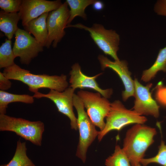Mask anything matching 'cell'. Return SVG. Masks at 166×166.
Listing matches in <instances>:
<instances>
[{
    "instance_id": "cell-1",
    "label": "cell",
    "mask_w": 166,
    "mask_h": 166,
    "mask_svg": "<svg viewBox=\"0 0 166 166\" xmlns=\"http://www.w3.org/2000/svg\"><path fill=\"white\" fill-rule=\"evenodd\" d=\"M3 73L10 80L18 81L26 85L29 90L34 93L38 92L41 88L63 92L68 86L66 75L35 74L15 64L4 69Z\"/></svg>"
},
{
    "instance_id": "cell-2",
    "label": "cell",
    "mask_w": 166,
    "mask_h": 166,
    "mask_svg": "<svg viewBox=\"0 0 166 166\" xmlns=\"http://www.w3.org/2000/svg\"><path fill=\"white\" fill-rule=\"evenodd\" d=\"M156 129L141 124H136L127 131L122 149L132 166H136L144 158L148 148L154 142Z\"/></svg>"
},
{
    "instance_id": "cell-3",
    "label": "cell",
    "mask_w": 166,
    "mask_h": 166,
    "mask_svg": "<svg viewBox=\"0 0 166 166\" xmlns=\"http://www.w3.org/2000/svg\"><path fill=\"white\" fill-rule=\"evenodd\" d=\"M0 131L14 132L34 145L41 146L44 124L40 121H30L0 114Z\"/></svg>"
},
{
    "instance_id": "cell-4",
    "label": "cell",
    "mask_w": 166,
    "mask_h": 166,
    "mask_svg": "<svg viewBox=\"0 0 166 166\" xmlns=\"http://www.w3.org/2000/svg\"><path fill=\"white\" fill-rule=\"evenodd\" d=\"M106 118L105 127L102 130L99 131L97 136L99 141L111 131H119L131 124H144L147 121L145 117L134 110L126 109L118 100L111 103L110 109Z\"/></svg>"
},
{
    "instance_id": "cell-5",
    "label": "cell",
    "mask_w": 166,
    "mask_h": 166,
    "mask_svg": "<svg viewBox=\"0 0 166 166\" xmlns=\"http://www.w3.org/2000/svg\"><path fill=\"white\" fill-rule=\"evenodd\" d=\"M73 103L77 113V126L79 133V142L76 155L85 163L87 149L98 136L99 131L96 129L95 126L85 111L82 101L77 95L75 93Z\"/></svg>"
},
{
    "instance_id": "cell-6",
    "label": "cell",
    "mask_w": 166,
    "mask_h": 166,
    "mask_svg": "<svg viewBox=\"0 0 166 166\" xmlns=\"http://www.w3.org/2000/svg\"><path fill=\"white\" fill-rule=\"evenodd\" d=\"M73 27L88 31L95 43L106 55L111 56L115 61L119 60L117 53L119 50L120 38L115 31L106 30L101 24L94 23L89 27L81 23L69 25L66 28Z\"/></svg>"
},
{
    "instance_id": "cell-7",
    "label": "cell",
    "mask_w": 166,
    "mask_h": 166,
    "mask_svg": "<svg viewBox=\"0 0 166 166\" xmlns=\"http://www.w3.org/2000/svg\"><path fill=\"white\" fill-rule=\"evenodd\" d=\"M77 95L82 101L87 113L93 124L102 130L105 126L104 119L109 113L111 103L101 97L98 92L93 93L81 90Z\"/></svg>"
},
{
    "instance_id": "cell-8",
    "label": "cell",
    "mask_w": 166,
    "mask_h": 166,
    "mask_svg": "<svg viewBox=\"0 0 166 166\" xmlns=\"http://www.w3.org/2000/svg\"><path fill=\"white\" fill-rule=\"evenodd\" d=\"M65 1L57 9L49 13L46 24L48 36L45 47L49 48L52 43L56 47L65 34L64 29L67 26L69 17V10Z\"/></svg>"
},
{
    "instance_id": "cell-9",
    "label": "cell",
    "mask_w": 166,
    "mask_h": 166,
    "mask_svg": "<svg viewBox=\"0 0 166 166\" xmlns=\"http://www.w3.org/2000/svg\"><path fill=\"white\" fill-rule=\"evenodd\" d=\"M15 35L13 52L16 57H19L21 63L28 65L43 51V46L25 30L18 28Z\"/></svg>"
},
{
    "instance_id": "cell-10",
    "label": "cell",
    "mask_w": 166,
    "mask_h": 166,
    "mask_svg": "<svg viewBox=\"0 0 166 166\" xmlns=\"http://www.w3.org/2000/svg\"><path fill=\"white\" fill-rule=\"evenodd\" d=\"M75 90L71 87L66 88L63 92L50 90L47 94L39 92L34 93V98L45 97L51 100L55 105L58 112L68 117L70 122L71 128L78 129L77 118L73 111V99Z\"/></svg>"
},
{
    "instance_id": "cell-11",
    "label": "cell",
    "mask_w": 166,
    "mask_h": 166,
    "mask_svg": "<svg viewBox=\"0 0 166 166\" xmlns=\"http://www.w3.org/2000/svg\"><path fill=\"white\" fill-rule=\"evenodd\" d=\"M134 82L135 101L132 109L142 115H151L158 118L159 116L160 106L152 98L150 92L152 84L149 83L144 86L136 78Z\"/></svg>"
},
{
    "instance_id": "cell-12",
    "label": "cell",
    "mask_w": 166,
    "mask_h": 166,
    "mask_svg": "<svg viewBox=\"0 0 166 166\" xmlns=\"http://www.w3.org/2000/svg\"><path fill=\"white\" fill-rule=\"evenodd\" d=\"M62 4L61 1L57 0H23L18 12L23 26L31 20L42 14L58 8Z\"/></svg>"
},
{
    "instance_id": "cell-13",
    "label": "cell",
    "mask_w": 166,
    "mask_h": 166,
    "mask_svg": "<svg viewBox=\"0 0 166 166\" xmlns=\"http://www.w3.org/2000/svg\"><path fill=\"white\" fill-rule=\"evenodd\" d=\"M98 59L102 70H104L106 68H110L115 72L121 79L125 88L122 93L123 100L125 101L130 97L134 96V80L131 77V73L128 69L126 61L120 60L112 61L102 55H99Z\"/></svg>"
},
{
    "instance_id": "cell-14",
    "label": "cell",
    "mask_w": 166,
    "mask_h": 166,
    "mask_svg": "<svg viewBox=\"0 0 166 166\" xmlns=\"http://www.w3.org/2000/svg\"><path fill=\"white\" fill-rule=\"evenodd\" d=\"M71 69L69 73L70 87L75 90L77 88L91 89L99 93L105 98L108 99L110 97L113 93L112 89H101L96 81L97 78L102 74V73L92 77L87 76L82 72L81 66L78 63L74 64Z\"/></svg>"
},
{
    "instance_id": "cell-15",
    "label": "cell",
    "mask_w": 166,
    "mask_h": 166,
    "mask_svg": "<svg viewBox=\"0 0 166 166\" xmlns=\"http://www.w3.org/2000/svg\"><path fill=\"white\" fill-rule=\"evenodd\" d=\"M49 13L43 14L23 26L25 30L32 34L43 47L45 46L48 36L46 20Z\"/></svg>"
},
{
    "instance_id": "cell-16",
    "label": "cell",
    "mask_w": 166,
    "mask_h": 166,
    "mask_svg": "<svg viewBox=\"0 0 166 166\" xmlns=\"http://www.w3.org/2000/svg\"><path fill=\"white\" fill-rule=\"evenodd\" d=\"M20 17L18 13H8L0 11V30L8 39L11 40L19 28L17 25Z\"/></svg>"
},
{
    "instance_id": "cell-17",
    "label": "cell",
    "mask_w": 166,
    "mask_h": 166,
    "mask_svg": "<svg viewBox=\"0 0 166 166\" xmlns=\"http://www.w3.org/2000/svg\"><path fill=\"white\" fill-rule=\"evenodd\" d=\"M33 96L28 94H17L0 90V114H6L9 104L16 102L31 104L34 102Z\"/></svg>"
},
{
    "instance_id": "cell-18",
    "label": "cell",
    "mask_w": 166,
    "mask_h": 166,
    "mask_svg": "<svg viewBox=\"0 0 166 166\" xmlns=\"http://www.w3.org/2000/svg\"><path fill=\"white\" fill-rule=\"evenodd\" d=\"M166 72V46L160 49L156 59L153 65L143 71L141 80L147 82L155 76L159 71Z\"/></svg>"
},
{
    "instance_id": "cell-19",
    "label": "cell",
    "mask_w": 166,
    "mask_h": 166,
    "mask_svg": "<svg viewBox=\"0 0 166 166\" xmlns=\"http://www.w3.org/2000/svg\"><path fill=\"white\" fill-rule=\"evenodd\" d=\"M26 143L22 142L19 139L12 159L7 164L0 166H36L28 157Z\"/></svg>"
},
{
    "instance_id": "cell-20",
    "label": "cell",
    "mask_w": 166,
    "mask_h": 166,
    "mask_svg": "<svg viewBox=\"0 0 166 166\" xmlns=\"http://www.w3.org/2000/svg\"><path fill=\"white\" fill-rule=\"evenodd\" d=\"M96 1V0H66V2L70 8V15L67 26L70 25L73 20L77 16L86 20L87 16L85 13V9L89 6L93 4Z\"/></svg>"
},
{
    "instance_id": "cell-21",
    "label": "cell",
    "mask_w": 166,
    "mask_h": 166,
    "mask_svg": "<svg viewBox=\"0 0 166 166\" xmlns=\"http://www.w3.org/2000/svg\"><path fill=\"white\" fill-rule=\"evenodd\" d=\"M16 57L11 47V41L6 39L0 47V68H6L15 63Z\"/></svg>"
},
{
    "instance_id": "cell-22",
    "label": "cell",
    "mask_w": 166,
    "mask_h": 166,
    "mask_svg": "<svg viewBox=\"0 0 166 166\" xmlns=\"http://www.w3.org/2000/svg\"><path fill=\"white\" fill-rule=\"evenodd\" d=\"M106 166H132L128 156L122 148L117 145L114 153L105 160Z\"/></svg>"
},
{
    "instance_id": "cell-23",
    "label": "cell",
    "mask_w": 166,
    "mask_h": 166,
    "mask_svg": "<svg viewBox=\"0 0 166 166\" xmlns=\"http://www.w3.org/2000/svg\"><path fill=\"white\" fill-rule=\"evenodd\" d=\"M152 163L166 166V144L162 140L159 146L158 152L155 156L148 158H144L140 161V163L143 166H147Z\"/></svg>"
},
{
    "instance_id": "cell-24",
    "label": "cell",
    "mask_w": 166,
    "mask_h": 166,
    "mask_svg": "<svg viewBox=\"0 0 166 166\" xmlns=\"http://www.w3.org/2000/svg\"><path fill=\"white\" fill-rule=\"evenodd\" d=\"M22 0H0V7L8 13H18L20 10Z\"/></svg>"
},
{
    "instance_id": "cell-25",
    "label": "cell",
    "mask_w": 166,
    "mask_h": 166,
    "mask_svg": "<svg viewBox=\"0 0 166 166\" xmlns=\"http://www.w3.org/2000/svg\"><path fill=\"white\" fill-rule=\"evenodd\" d=\"M155 97L160 105L166 107V86H164L161 81L158 83L155 88Z\"/></svg>"
},
{
    "instance_id": "cell-26",
    "label": "cell",
    "mask_w": 166,
    "mask_h": 166,
    "mask_svg": "<svg viewBox=\"0 0 166 166\" xmlns=\"http://www.w3.org/2000/svg\"><path fill=\"white\" fill-rule=\"evenodd\" d=\"M154 10L158 15L166 17V0L157 1L155 5Z\"/></svg>"
},
{
    "instance_id": "cell-27",
    "label": "cell",
    "mask_w": 166,
    "mask_h": 166,
    "mask_svg": "<svg viewBox=\"0 0 166 166\" xmlns=\"http://www.w3.org/2000/svg\"><path fill=\"white\" fill-rule=\"evenodd\" d=\"M10 80L5 76L3 73L0 72V90L5 91L11 88L12 83Z\"/></svg>"
},
{
    "instance_id": "cell-28",
    "label": "cell",
    "mask_w": 166,
    "mask_h": 166,
    "mask_svg": "<svg viewBox=\"0 0 166 166\" xmlns=\"http://www.w3.org/2000/svg\"><path fill=\"white\" fill-rule=\"evenodd\" d=\"M104 3L100 1L96 0L93 4V7L94 10L97 11H100L104 8Z\"/></svg>"
},
{
    "instance_id": "cell-29",
    "label": "cell",
    "mask_w": 166,
    "mask_h": 166,
    "mask_svg": "<svg viewBox=\"0 0 166 166\" xmlns=\"http://www.w3.org/2000/svg\"><path fill=\"white\" fill-rule=\"evenodd\" d=\"M136 166H142L140 164H140H138Z\"/></svg>"
}]
</instances>
